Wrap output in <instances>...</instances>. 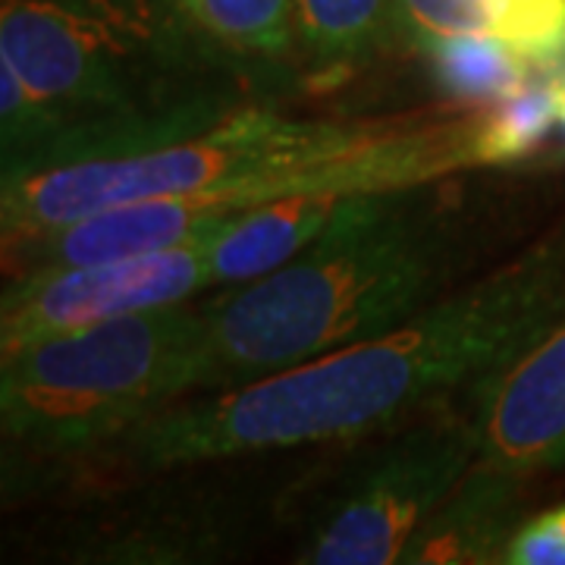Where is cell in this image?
Instances as JSON below:
<instances>
[{"mask_svg":"<svg viewBox=\"0 0 565 565\" xmlns=\"http://www.w3.org/2000/svg\"><path fill=\"white\" fill-rule=\"evenodd\" d=\"M515 471L475 456L462 481L405 546V565H487L500 563L509 537L525 522V484Z\"/></svg>","mask_w":565,"mask_h":565,"instance_id":"30bf717a","label":"cell"},{"mask_svg":"<svg viewBox=\"0 0 565 565\" xmlns=\"http://www.w3.org/2000/svg\"><path fill=\"white\" fill-rule=\"evenodd\" d=\"M553 126H559L556 88L544 73L531 85H525L522 92L484 107L481 129H478L481 167H505V163L525 161L534 151H541Z\"/></svg>","mask_w":565,"mask_h":565,"instance_id":"2e32d148","label":"cell"},{"mask_svg":"<svg viewBox=\"0 0 565 565\" xmlns=\"http://www.w3.org/2000/svg\"><path fill=\"white\" fill-rule=\"evenodd\" d=\"M239 211H230L207 195H158L122 202L22 245L13 255H3V270L7 277H17L25 270L117 262L207 243Z\"/></svg>","mask_w":565,"mask_h":565,"instance_id":"9c48e42d","label":"cell"},{"mask_svg":"<svg viewBox=\"0 0 565 565\" xmlns=\"http://www.w3.org/2000/svg\"><path fill=\"white\" fill-rule=\"evenodd\" d=\"M204 343V302H180L0 359L7 487L57 484L199 393Z\"/></svg>","mask_w":565,"mask_h":565,"instance_id":"5b68a950","label":"cell"},{"mask_svg":"<svg viewBox=\"0 0 565 565\" xmlns=\"http://www.w3.org/2000/svg\"><path fill=\"white\" fill-rule=\"evenodd\" d=\"M478 456L475 422L465 405L434 408L393 427L384 444L345 468L337 487L315 505L296 563H399L415 531L462 481Z\"/></svg>","mask_w":565,"mask_h":565,"instance_id":"8992f818","label":"cell"},{"mask_svg":"<svg viewBox=\"0 0 565 565\" xmlns=\"http://www.w3.org/2000/svg\"><path fill=\"white\" fill-rule=\"evenodd\" d=\"M437 88L452 104L490 107L537 79L541 66L503 41L462 35L434 44L427 54Z\"/></svg>","mask_w":565,"mask_h":565,"instance_id":"9a60e30c","label":"cell"},{"mask_svg":"<svg viewBox=\"0 0 565 565\" xmlns=\"http://www.w3.org/2000/svg\"><path fill=\"white\" fill-rule=\"evenodd\" d=\"M475 107L399 120H299L245 104L185 139L120 158L0 177L3 255L95 211L158 195H207L230 211L289 195L352 199L478 170Z\"/></svg>","mask_w":565,"mask_h":565,"instance_id":"7a4b0ae2","label":"cell"},{"mask_svg":"<svg viewBox=\"0 0 565 565\" xmlns=\"http://www.w3.org/2000/svg\"><path fill=\"white\" fill-rule=\"evenodd\" d=\"M396 47L399 0H296L299 76L315 88H337Z\"/></svg>","mask_w":565,"mask_h":565,"instance_id":"4fadbf2b","label":"cell"},{"mask_svg":"<svg viewBox=\"0 0 565 565\" xmlns=\"http://www.w3.org/2000/svg\"><path fill=\"white\" fill-rule=\"evenodd\" d=\"M565 315V223L405 321L252 384L177 403L98 462L173 471L393 430L519 359Z\"/></svg>","mask_w":565,"mask_h":565,"instance_id":"6da1fadb","label":"cell"},{"mask_svg":"<svg viewBox=\"0 0 565 565\" xmlns=\"http://www.w3.org/2000/svg\"><path fill=\"white\" fill-rule=\"evenodd\" d=\"M478 459L534 478L565 465V315L468 390Z\"/></svg>","mask_w":565,"mask_h":565,"instance_id":"ba28073f","label":"cell"},{"mask_svg":"<svg viewBox=\"0 0 565 565\" xmlns=\"http://www.w3.org/2000/svg\"><path fill=\"white\" fill-rule=\"evenodd\" d=\"M503 565H565V503L525 519L509 537Z\"/></svg>","mask_w":565,"mask_h":565,"instance_id":"e0dca14e","label":"cell"},{"mask_svg":"<svg viewBox=\"0 0 565 565\" xmlns=\"http://www.w3.org/2000/svg\"><path fill=\"white\" fill-rule=\"evenodd\" d=\"M211 61L252 92L299 73L296 0H170ZM296 79V76H292Z\"/></svg>","mask_w":565,"mask_h":565,"instance_id":"8fae6325","label":"cell"},{"mask_svg":"<svg viewBox=\"0 0 565 565\" xmlns=\"http://www.w3.org/2000/svg\"><path fill=\"white\" fill-rule=\"evenodd\" d=\"M0 61L41 114L35 145L0 177L185 139L255 95L204 54L170 0H0Z\"/></svg>","mask_w":565,"mask_h":565,"instance_id":"3957f363","label":"cell"},{"mask_svg":"<svg viewBox=\"0 0 565 565\" xmlns=\"http://www.w3.org/2000/svg\"><path fill=\"white\" fill-rule=\"evenodd\" d=\"M343 202L330 195H289L239 211L207 243L214 286H239L274 274L333 221Z\"/></svg>","mask_w":565,"mask_h":565,"instance_id":"5bb4252c","label":"cell"},{"mask_svg":"<svg viewBox=\"0 0 565 565\" xmlns=\"http://www.w3.org/2000/svg\"><path fill=\"white\" fill-rule=\"evenodd\" d=\"M207 243L7 277L0 305V359L63 333L192 302L214 286Z\"/></svg>","mask_w":565,"mask_h":565,"instance_id":"52a82bcc","label":"cell"},{"mask_svg":"<svg viewBox=\"0 0 565 565\" xmlns=\"http://www.w3.org/2000/svg\"><path fill=\"white\" fill-rule=\"evenodd\" d=\"M553 88H556V114H559V129L565 136V73H546Z\"/></svg>","mask_w":565,"mask_h":565,"instance_id":"ac0fdd59","label":"cell"},{"mask_svg":"<svg viewBox=\"0 0 565 565\" xmlns=\"http://www.w3.org/2000/svg\"><path fill=\"white\" fill-rule=\"evenodd\" d=\"M408 51L427 54L446 39L503 41L541 66L565 61V0H399Z\"/></svg>","mask_w":565,"mask_h":565,"instance_id":"7c38bea8","label":"cell"},{"mask_svg":"<svg viewBox=\"0 0 565 565\" xmlns=\"http://www.w3.org/2000/svg\"><path fill=\"white\" fill-rule=\"evenodd\" d=\"M434 185L352 195L296 258L262 280L223 286L204 302L202 390L262 381L434 302L456 255Z\"/></svg>","mask_w":565,"mask_h":565,"instance_id":"277c9868","label":"cell"}]
</instances>
